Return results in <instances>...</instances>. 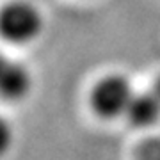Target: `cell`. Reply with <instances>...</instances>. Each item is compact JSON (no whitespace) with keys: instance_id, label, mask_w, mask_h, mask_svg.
Returning <instances> with one entry per match:
<instances>
[{"instance_id":"277c9868","label":"cell","mask_w":160,"mask_h":160,"mask_svg":"<svg viewBox=\"0 0 160 160\" xmlns=\"http://www.w3.org/2000/svg\"><path fill=\"white\" fill-rule=\"evenodd\" d=\"M125 119L135 128H151L160 121V98L151 87L135 92Z\"/></svg>"},{"instance_id":"6da1fadb","label":"cell","mask_w":160,"mask_h":160,"mask_svg":"<svg viewBox=\"0 0 160 160\" xmlns=\"http://www.w3.org/2000/svg\"><path fill=\"white\" fill-rule=\"evenodd\" d=\"M137 89L123 73H107L92 84L87 94L89 109L98 119L114 121L125 118Z\"/></svg>"},{"instance_id":"8992f818","label":"cell","mask_w":160,"mask_h":160,"mask_svg":"<svg viewBox=\"0 0 160 160\" xmlns=\"http://www.w3.org/2000/svg\"><path fill=\"white\" fill-rule=\"evenodd\" d=\"M149 87H151V89L155 91V94H157V96L160 98V75L153 80V82H151V86H149Z\"/></svg>"},{"instance_id":"5b68a950","label":"cell","mask_w":160,"mask_h":160,"mask_svg":"<svg viewBox=\"0 0 160 160\" xmlns=\"http://www.w3.org/2000/svg\"><path fill=\"white\" fill-rule=\"evenodd\" d=\"M133 160H160V137H146L139 141L132 153Z\"/></svg>"},{"instance_id":"3957f363","label":"cell","mask_w":160,"mask_h":160,"mask_svg":"<svg viewBox=\"0 0 160 160\" xmlns=\"http://www.w3.org/2000/svg\"><path fill=\"white\" fill-rule=\"evenodd\" d=\"M32 89L30 69L20 61L4 57L0 66V94L4 102H22Z\"/></svg>"},{"instance_id":"7a4b0ae2","label":"cell","mask_w":160,"mask_h":160,"mask_svg":"<svg viewBox=\"0 0 160 160\" xmlns=\"http://www.w3.org/2000/svg\"><path fill=\"white\" fill-rule=\"evenodd\" d=\"M45 16L29 0H9L0 11V34L9 45H30L43 34Z\"/></svg>"}]
</instances>
